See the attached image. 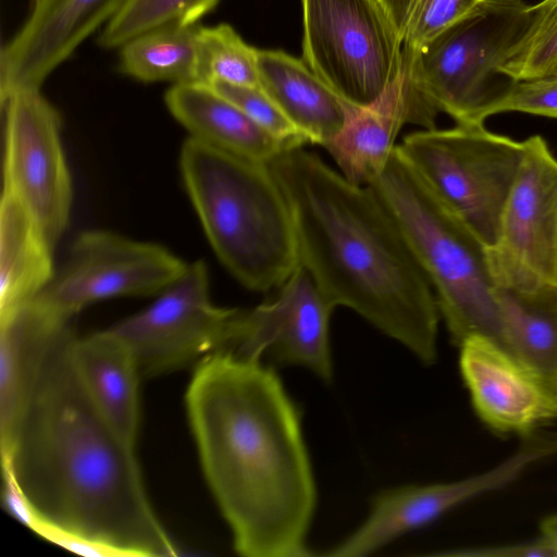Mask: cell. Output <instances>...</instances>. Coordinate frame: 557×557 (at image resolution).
Returning <instances> with one entry per match:
<instances>
[{
	"label": "cell",
	"mask_w": 557,
	"mask_h": 557,
	"mask_svg": "<svg viewBox=\"0 0 557 557\" xmlns=\"http://www.w3.org/2000/svg\"><path fill=\"white\" fill-rule=\"evenodd\" d=\"M302 60L343 100L364 107L400 75L403 44L379 0H301Z\"/></svg>",
	"instance_id": "ba28073f"
},
{
	"label": "cell",
	"mask_w": 557,
	"mask_h": 557,
	"mask_svg": "<svg viewBox=\"0 0 557 557\" xmlns=\"http://www.w3.org/2000/svg\"><path fill=\"white\" fill-rule=\"evenodd\" d=\"M53 248L23 203L3 190L0 205V314L32 301L54 275Z\"/></svg>",
	"instance_id": "7402d4cb"
},
{
	"label": "cell",
	"mask_w": 557,
	"mask_h": 557,
	"mask_svg": "<svg viewBox=\"0 0 557 557\" xmlns=\"http://www.w3.org/2000/svg\"><path fill=\"white\" fill-rule=\"evenodd\" d=\"M186 408L203 473L246 557H307L315 484L300 411L275 371L231 350L198 362Z\"/></svg>",
	"instance_id": "6da1fadb"
},
{
	"label": "cell",
	"mask_w": 557,
	"mask_h": 557,
	"mask_svg": "<svg viewBox=\"0 0 557 557\" xmlns=\"http://www.w3.org/2000/svg\"><path fill=\"white\" fill-rule=\"evenodd\" d=\"M74 370L99 412L126 441L135 444L139 424L140 370L129 346L107 329L74 339Z\"/></svg>",
	"instance_id": "ac0fdd59"
},
{
	"label": "cell",
	"mask_w": 557,
	"mask_h": 557,
	"mask_svg": "<svg viewBox=\"0 0 557 557\" xmlns=\"http://www.w3.org/2000/svg\"><path fill=\"white\" fill-rule=\"evenodd\" d=\"M405 49L420 48L483 0H379Z\"/></svg>",
	"instance_id": "83f0119b"
},
{
	"label": "cell",
	"mask_w": 557,
	"mask_h": 557,
	"mask_svg": "<svg viewBox=\"0 0 557 557\" xmlns=\"http://www.w3.org/2000/svg\"><path fill=\"white\" fill-rule=\"evenodd\" d=\"M442 555L465 557H557V548L544 537L519 544L490 546L442 553Z\"/></svg>",
	"instance_id": "1f68e13d"
},
{
	"label": "cell",
	"mask_w": 557,
	"mask_h": 557,
	"mask_svg": "<svg viewBox=\"0 0 557 557\" xmlns=\"http://www.w3.org/2000/svg\"><path fill=\"white\" fill-rule=\"evenodd\" d=\"M438 111L400 75L373 102L349 104L342 128L323 146L342 174L357 185H369L386 165L397 146L396 137L407 123L434 128Z\"/></svg>",
	"instance_id": "e0dca14e"
},
{
	"label": "cell",
	"mask_w": 557,
	"mask_h": 557,
	"mask_svg": "<svg viewBox=\"0 0 557 557\" xmlns=\"http://www.w3.org/2000/svg\"><path fill=\"white\" fill-rule=\"evenodd\" d=\"M164 99L169 111L190 137L212 147L263 163L286 150L209 85L199 82L172 85Z\"/></svg>",
	"instance_id": "44dd1931"
},
{
	"label": "cell",
	"mask_w": 557,
	"mask_h": 557,
	"mask_svg": "<svg viewBox=\"0 0 557 557\" xmlns=\"http://www.w3.org/2000/svg\"><path fill=\"white\" fill-rule=\"evenodd\" d=\"M557 70V0L531 5V21L499 72L515 81L552 75Z\"/></svg>",
	"instance_id": "4316f807"
},
{
	"label": "cell",
	"mask_w": 557,
	"mask_h": 557,
	"mask_svg": "<svg viewBox=\"0 0 557 557\" xmlns=\"http://www.w3.org/2000/svg\"><path fill=\"white\" fill-rule=\"evenodd\" d=\"M260 88L308 137L324 146L343 126L349 103L305 62L285 51L258 49Z\"/></svg>",
	"instance_id": "ffe728a7"
},
{
	"label": "cell",
	"mask_w": 557,
	"mask_h": 557,
	"mask_svg": "<svg viewBox=\"0 0 557 557\" xmlns=\"http://www.w3.org/2000/svg\"><path fill=\"white\" fill-rule=\"evenodd\" d=\"M209 86L237 106L286 150L310 144L308 137L260 87L223 82L212 83Z\"/></svg>",
	"instance_id": "f1b7e54d"
},
{
	"label": "cell",
	"mask_w": 557,
	"mask_h": 557,
	"mask_svg": "<svg viewBox=\"0 0 557 557\" xmlns=\"http://www.w3.org/2000/svg\"><path fill=\"white\" fill-rule=\"evenodd\" d=\"M557 453V434L530 437L491 470L448 483L407 485L380 493L367 520L325 555L362 557L398 536L423 527L448 510L513 482L531 465Z\"/></svg>",
	"instance_id": "4fadbf2b"
},
{
	"label": "cell",
	"mask_w": 557,
	"mask_h": 557,
	"mask_svg": "<svg viewBox=\"0 0 557 557\" xmlns=\"http://www.w3.org/2000/svg\"><path fill=\"white\" fill-rule=\"evenodd\" d=\"M459 347L460 372L473 407L491 429L528 434L557 417V395L498 345L472 336Z\"/></svg>",
	"instance_id": "2e32d148"
},
{
	"label": "cell",
	"mask_w": 557,
	"mask_h": 557,
	"mask_svg": "<svg viewBox=\"0 0 557 557\" xmlns=\"http://www.w3.org/2000/svg\"><path fill=\"white\" fill-rule=\"evenodd\" d=\"M509 111L557 119V75L512 81L490 108L487 117Z\"/></svg>",
	"instance_id": "f546056e"
},
{
	"label": "cell",
	"mask_w": 557,
	"mask_h": 557,
	"mask_svg": "<svg viewBox=\"0 0 557 557\" xmlns=\"http://www.w3.org/2000/svg\"><path fill=\"white\" fill-rule=\"evenodd\" d=\"M220 0H126L122 9L103 26L98 44L119 49L148 30L171 25H194L215 9Z\"/></svg>",
	"instance_id": "d4e9b609"
},
{
	"label": "cell",
	"mask_w": 557,
	"mask_h": 557,
	"mask_svg": "<svg viewBox=\"0 0 557 557\" xmlns=\"http://www.w3.org/2000/svg\"><path fill=\"white\" fill-rule=\"evenodd\" d=\"M280 287L274 299L244 311L231 351L251 360L268 355L331 382L329 323L334 307L300 263Z\"/></svg>",
	"instance_id": "5bb4252c"
},
{
	"label": "cell",
	"mask_w": 557,
	"mask_h": 557,
	"mask_svg": "<svg viewBox=\"0 0 557 557\" xmlns=\"http://www.w3.org/2000/svg\"><path fill=\"white\" fill-rule=\"evenodd\" d=\"M198 82L259 86L258 49L226 23L200 26Z\"/></svg>",
	"instance_id": "484cf974"
},
{
	"label": "cell",
	"mask_w": 557,
	"mask_h": 557,
	"mask_svg": "<svg viewBox=\"0 0 557 557\" xmlns=\"http://www.w3.org/2000/svg\"><path fill=\"white\" fill-rule=\"evenodd\" d=\"M268 165L292 214L299 263L329 302L352 309L433 363L438 307L432 285L374 190L302 147Z\"/></svg>",
	"instance_id": "3957f363"
},
{
	"label": "cell",
	"mask_w": 557,
	"mask_h": 557,
	"mask_svg": "<svg viewBox=\"0 0 557 557\" xmlns=\"http://www.w3.org/2000/svg\"><path fill=\"white\" fill-rule=\"evenodd\" d=\"M37 534L65 549L89 557H131L128 553L107 543L65 531L38 519L33 528Z\"/></svg>",
	"instance_id": "4dcf8cb0"
},
{
	"label": "cell",
	"mask_w": 557,
	"mask_h": 557,
	"mask_svg": "<svg viewBox=\"0 0 557 557\" xmlns=\"http://www.w3.org/2000/svg\"><path fill=\"white\" fill-rule=\"evenodd\" d=\"M542 535L549 540L557 548V515L547 517L541 523Z\"/></svg>",
	"instance_id": "836d02e7"
},
{
	"label": "cell",
	"mask_w": 557,
	"mask_h": 557,
	"mask_svg": "<svg viewBox=\"0 0 557 557\" xmlns=\"http://www.w3.org/2000/svg\"><path fill=\"white\" fill-rule=\"evenodd\" d=\"M186 268L160 245L109 232H86L75 239L63 265L33 300L72 319L98 300L158 295Z\"/></svg>",
	"instance_id": "30bf717a"
},
{
	"label": "cell",
	"mask_w": 557,
	"mask_h": 557,
	"mask_svg": "<svg viewBox=\"0 0 557 557\" xmlns=\"http://www.w3.org/2000/svg\"><path fill=\"white\" fill-rule=\"evenodd\" d=\"M2 503L4 508L18 522L33 530L38 520L34 508L9 468L2 467Z\"/></svg>",
	"instance_id": "d6a6232c"
},
{
	"label": "cell",
	"mask_w": 557,
	"mask_h": 557,
	"mask_svg": "<svg viewBox=\"0 0 557 557\" xmlns=\"http://www.w3.org/2000/svg\"><path fill=\"white\" fill-rule=\"evenodd\" d=\"M69 323L34 300L0 314V441L13 430L48 348Z\"/></svg>",
	"instance_id": "d6986e66"
},
{
	"label": "cell",
	"mask_w": 557,
	"mask_h": 557,
	"mask_svg": "<svg viewBox=\"0 0 557 557\" xmlns=\"http://www.w3.org/2000/svg\"><path fill=\"white\" fill-rule=\"evenodd\" d=\"M38 0H32V3L34 4L35 2H37Z\"/></svg>",
	"instance_id": "e575fe53"
},
{
	"label": "cell",
	"mask_w": 557,
	"mask_h": 557,
	"mask_svg": "<svg viewBox=\"0 0 557 557\" xmlns=\"http://www.w3.org/2000/svg\"><path fill=\"white\" fill-rule=\"evenodd\" d=\"M244 311L211 302L207 267L196 261L149 307L109 330L129 346L141 375L157 376L231 350Z\"/></svg>",
	"instance_id": "9c48e42d"
},
{
	"label": "cell",
	"mask_w": 557,
	"mask_h": 557,
	"mask_svg": "<svg viewBox=\"0 0 557 557\" xmlns=\"http://www.w3.org/2000/svg\"><path fill=\"white\" fill-rule=\"evenodd\" d=\"M397 146L486 249L492 248L521 163L522 141L492 133L483 124H457L410 133Z\"/></svg>",
	"instance_id": "52a82bcc"
},
{
	"label": "cell",
	"mask_w": 557,
	"mask_h": 557,
	"mask_svg": "<svg viewBox=\"0 0 557 557\" xmlns=\"http://www.w3.org/2000/svg\"><path fill=\"white\" fill-rule=\"evenodd\" d=\"M181 171L220 261L244 286H281L299 264L287 201L268 163L188 138Z\"/></svg>",
	"instance_id": "277c9868"
},
{
	"label": "cell",
	"mask_w": 557,
	"mask_h": 557,
	"mask_svg": "<svg viewBox=\"0 0 557 557\" xmlns=\"http://www.w3.org/2000/svg\"><path fill=\"white\" fill-rule=\"evenodd\" d=\"M200 24H171L143 33L119 48L123 74L144 83L198 82Z\"/></svg>",
	"instance_id": "cb8c5ba5"
},
{
	"label": "cell",
	"mask_w": 557,
	"mask_h": 557,
	"mask_svg": "<svg viewBox=\"0 0 557 557\" xmlns=\"http://www.w3.org/2000/svg\"><path fill=\"white\" fill-rule=\"evenodd\" d=\"M126 0H38L1 51V102L13 92L39 88Z\"/></svg>",
	"instance_id": "9a60e30c"
},
{
	"label": "cell",
	"mask_w": 557,
	"mask_h": 557,
	"mask_svg": "<svg viewBox=\"0 0 557 557\" xmlns=\"http://www.w3.org/2000/svg\"><path fill=\"white\" fill-rule=\"evenodd\" d=\"M71 324L53 339L10 435L0 441L38 519L125 550L176 556L145 491L133 443L99 412L72 363Z\"/></svg>",
	"instance_id": "7a4b0ae2"
},
{
	"label": "cell",
	"mask_w": 557,
	"mask_h": 557,
	"mask_svg": "<svg viewBox=\"0 0 557 557\" xmlns=\"http://www.w3.org/2000/svg\"><path fill=\"white\" fill-rule=\"evenodd\" d=\"M553 74L557 75V70Z\"/></svg>",
	"instance_id": "d590c367"
},
{
	"label": "cell",
	"mask_w": 557,
	"mask_h": 557,
	"mask_svg": "<svg viewBox=\"0 0 557 557\" xmlns=\"http://www.w3.org/2000/svg\"><path fill=\"white\" fill-rule=\"evenodd\" d=\"M495 296L515 357L557 395V285L496 284Z\"/></svg>",
	"instance_id": "603a6c76"
},
{
	"label": "cell",
	"mask_w": 557,
	"mask_h": 557,
	"mask_svg": "<svg viewBox=\"0 0 557 557\" xmlns=\"http://www.w3.org/2000/svg\"><path fill=\"white\" fill-rule=\"evenodd\" d=\"M369 186L399 225L435 289L451 341L459 346L469 337H485L515 357L487 250L478 236L413 170L398 146Z\"/></svg>",
	"instance_id": "5b68a950"
},
{
	"label": "cell",
	"mask_w": 557,
	"mask_h": 557,
	"mask_svg": "<svg viewBox=\"0 0 557 557\" xmlns=\"http://www.w3.org/2000/svg\"><path fill=\"white\" fill-rule=\"evenodd\" d=\"M2 106L3 190L23 203L53 248L66 228L72 202L59 113L39 88L17 90Z\"/></svg>",
	"instance_id": "7c38bea8"
},
{
	"label": "cell",
	"mask_w": 557,
	"mask_h": 557,
	"mask_svg": "<svg viewBox=\"0 0 557 557\" xmlns=\"http://www.w3.org/2000/svg\"><path fill=\"white\" fill-rule=\"evenodd\" d=\"M530 21L523 0H483L422 47L404 48L410 87L456 124H483L515 81L499 70Z\"/></svg>",
	"instance_id": "8992f818"
},
{
	"label": "cell",
	"mask_w": 557,
	"mask_h": 557,
	"mask_svg": "<svg viewBox=\"0 0 557 557\" xmlns=\"http://www.w3.org/2000/svg\"><path fill=\"white\" fill-rule=\"evenodd\" d=\"M521 163L487 250L496 284L557 285V159L540 135L522 141Z\"/></svg>",
	"instance_id": "8fae6325"
}]
</instances>
